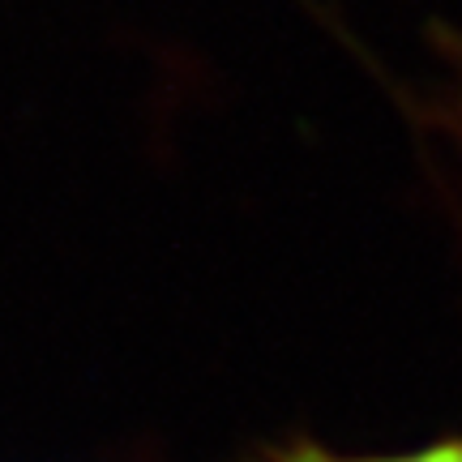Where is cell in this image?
<instances>
[{
  "label": "cell",
  "mask_w": 462,
  "mask_h": 462,
  "mask_svg": "<svg viewBox=\"0 0 462 462\" xmlns=\"http://www.w3.org/2000/svg\"><path fill=\"white\" fill-rule=\"evenodd\" d=\"M304 462H338V458H304ZM351 462H462V446H432L420 454H398V458H351Z\"/></svg>",
  "instance_id": "cell-1"
}]
</instances>
